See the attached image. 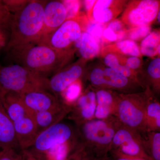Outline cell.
<instances>
[{"mask_svg": "<svg viewBox=\"0 0 160 160\" xmlns=\"http://www.w3.org/2000/svg\"><path fill=\"white\" fill-rule=\"evenodd\" d=\"M160 9L159 10L158 12V13L157 14V20L158 21V22L160 23Z\"/></svg>", "mask_w": 160, "mask_h": 160, "instance_id": "cell-41", "label": "cell"}, {"mask_svg": "<svg viewBox=\"0 0 160 160\" xmlns=\"http://www.w3.org/2000/svg\"><path fill=\"white\" fill-rule=\"evenodd\" d=\"M109 49L122 55L142 57L139 47L134 41L125 39L107 46Z\"/></svg>", "mask_w": 160, "mask_h": 160, "instance_id": "cell-26", "label": "cell"}, {"mask_svg": "<svg viewBox=\"0 0 160 160\" xmlns=\"http://www.w3.org/2000/svg\"><path fill=\"white\" fill-rule=\"evenodd\" d=\"M89 20L81 13L76 17L67 19L55 31L42 40L44 44L60 50L73 49L72 46L83 32H86Z\"/></svg>", "mask_w": 160, "mask_h": 160, "instance_id": "cell-8", "label": "cell"}, {"mask_svg": "<svg viewBox=\"0 0 160 160\" xmlns=\"http://www.w3.org/2000/svg\"><path fill=\"white\" fill-rule=\"evenodd\" d=\"M75 49L57 50L42 44H29L7 52L15 64L44 77L54 74L68 65Z\"/></svg>", "mask_w": 160, "mask_h": 160, "instance_id": "cell-2", "label": "cell"}, {"mask_svg": "<svg viewBox=\"0 0 160 160\" xmlns=\"http://www.w3.org/2000/svg\"><path fill=\"white\" fill-rule=\"evenodd\" d=\"M102 36L103 43L118 42L116 33L106 26L103 32Z\"/></svg>", "mask_w": 160, "mask_h": 160, "instance_id": "cell-35", "label": "cell"}, {"mask_svg": "<svg viewBox=\"0 0 160 160\" xmlns=\"http://www.w3.org/2000/svg\"><path fill=\"white\" fill-rule=\"evenodd\" d=\"M151 89L142 92L119 94L116 117L122 126L144 133L149 132L146 118V108Z\"/></svg>", "mask_w": 160, "mask_h": 160, "instance_id": "cell-6", "label": "cell"}, {"mask_svg": "<svg viewBox=\"0 0 160 160\" xmlns=\"http://www.w3.org/2000/svg\"><path fill=\"white\" fill-rule=\"evenodd\" d=\"M76 139V128L61 122L38 133L32 145L27 149L42 159L44 156L52 149L70 143Z\"/></svg>", "mask_w": 160, "mask_h": 160, "instance_id": "cell-7", "label": "cell"}, {"mask_svg": "<svg viewBox=\"0 0 160 160\" xmlns=\"http://www.w3.org/2000/svg\"><path fill=\"white\" fill-rule=\"evenodd\" d=\"M73 46L81 58L87 61L94 58L101 53V46L94 38L85 32L75 42Z\"/></svg>", "mask_w": 160, "mask_h": 160, "instance_id": "cell-21", "label": "cell"}, {"mask_svg": "<svg viewBox=\"0 0 160 160\" xmlns=\"http://www.w3.org/2000/svg\"><path fill=\"white\" fill-rule=\"evenodd\" d=\"M48 78L18 64L0 65V96L13 92L22 94L36 90L49 91Z\"/></svg>", "mask_w": 160, "mask_h": 160, "instance_id": "cell-5", "label": "cell"}, {"mask_svg": "<svg viewBox=\"0 0 160 160\" xmlns=\"http://www.w3.org/2000/svg\"><path fill=\"white\" fill-rule=\"evenodd\" d=\"M96 96L95 89L90 86L82 92L77 99L70 105L68 118L75 124L94 118L96 108Z\"/></svg>", "mask_w": 160, "mask_h": 160, "instance_id": "cell-14", "label": "cell"}, {"mask_svg": "<svg viewBox=\"0 0 160 160\" xmlns=\"http://www.w3.org/2000/svg\"><path fill=\"white\" fill-rule=\"evenodd\" d=\"M62 1L66 11V19L78 16L80 14L82 1L78 0H64Z\"/></svg>", "mask_w": 160, "mask_h": 160, "instance_id": "cell-31", "label": "cell"}, {"mask_svg": "<svg viewBox=\"0 0 160 160\" xmlns=\"http://www.w3.org/2000/svg\"><path fill=\"white\" fill-rule=\"evenodd\" d=\"M150 91L146 108V118L149 131L160 132V103Z\"/></svg>", "mask_w": 160, "mask_h": 160, "instance_id": "cell-22", "label": "cell"}, {"mask_svg": "<svg viewBox=\"0 0 160 160\" xmlns=\"http://www.w3.org/2000/svg\"><path fill=\"white\" fill-rule=\"evenodd\" d=\"M8 30L0 29V51L6 48L9 42V34Z\"/></svg>", "mask_w": 160, "mask_h": 160, "instance_id": "cell-37", "label": "cell"}, {"mask_svg": "<svg viewBox=\"0 0 160 160\" xmlns=\"http://www.w3.org/2000/svg\"><path fill=\"white\" fill-rule=\"evenodd\" d=\"M96 1L95 0H86V1H82V3L84 5V8L87 13H88L92 9Z\"/></svg>", "mask_w": 160, "mask_h": 160, "instance_id": "cell-40", "label": "cell"}, {"mask_svg": "<svg viewBox=\"0 0 160 160\" xmlns=\"http://www.w3.org/2000/svg\"><path fill=\"white\" fill-rule=\"evenodd\" d=\"M88 79L95 89H108L122 93H132L141 86L131 79L126 78L113 69L102 64L94 66L89 72Z\"/></svg>", "mask_w": 160, "mask_h": 160, "instance_id": "cell-9", "label": "cell"}, {"mask_svg": "<svg viewBox=\"0 0 160 160\" xmlns=\"http://www.w3.org/2000/svg\"><path fill=\"white\" fill-rule=\"evenodd\" d=\"M45 1L32 0L12 15L9 42L5 50L29 44H38L44 25Z\"/></svg>", "mask_w": 160, "mask_h": 160, "instance_id": "cell-3", "label": "cell"}, {"mask_svg": "<svg viewBox=\"0 0 160 160\" xmlns=\"http://www.w3.org/2000/svg\"><path fill=\"white\" fill-rule=\"evenodd\" d=\"M143 148L151 160H160V132L149 131L142 133Z\"/></svg>", "mask_w": 160, "mask_h": 160, "instance_id": "cell-23", "label": "cell"}, {"mask_svg": "<svg viewBox=\"0 0 160 160\" xmlns=\"http://www.w3.org/2000/svg\"><path fill=\"white\" fill-rule=\"evenodd\" d=\"M158 0H136L127 3L121 21L128 29L150 26L160 9Z\"/></svg>", "mask_w": 160, "mask_h": 160, "instance_id": "cell-10", "label": "cell"}, {"mask_svg": "<svg viewBox=\"0 0 160 160\" xmlns=\"http://www.w3.org/2000/svg\"><path fill=\"white\" fill-rule=\"evenodd\" d=\"M140 51L142 55L149 58L160 57V30L152 31L140 43Z\"/></svg>", "mask_w": 160, "mask_h": 160, "instance_id": "cell-24", "label": "cell"}, {"mask_svg": "<svg viewBox=\"0 0 160 160\" xmlns=\"http://www.w3.org/2000/svg\"><path fill=\"white\" fill-rule=\"evenodd\" d=\"M110 152L112 155L114 160H149L142 158L126 155L115 150H112Z\"/></svg>", "mask_w": 160, "mask_h": 160, "instance_id": "cell-36", "label": "cell"}, {"mask_svg": "<svg viewBox=\"0 0 160 160\" xmlns=\"http://www.w3.org/2000/svg\"><path fill=\"white\" fill-rule=\"evenodd\" d=\"M119 55L122 63L126 67L132 71L135 72L137 73L141 70L143 65L142 58L134 56H126L120 54Z\"/></svg>", "mask_w": 160, "mask_h": 160, "instance_id": "cell-30", "label": "cell"}, {"mask_svg": "<svg viewBox=\"0 0 160 160\" xmlns=\"http://www.w3.org/2000/svg\"><path fill=\"white\" fill-rule=\"evenodd\" d=\"M145 89L152 87L153 91L158 93L160 90V58H155L148 63L146 77L144 78Z\"/></svg>", "mask_w": 160, "mask_h": 160, "instance_id": "cell-25", "label": "cell"}, {"mask_svg": "<svg viewBox=\"0 0 160 160\" xmlns=\"http://www.w3.org/2000/svg\"><path fill=\"white\" fill-rule=\"evenodd\" d=\"M12 15L2 1L0 0V29L9 30Z\"/></svg>", "mask_w": 160, "mask_h": 160, "instance_id": "cell-32", "label": "cell"}, {"mask_svg": "<svg viewBox=\"0 0 160 160\" xmlns=\"http://www.w3.org/2000/svg\"><path fill=\"white\" fill-rule=\"evenodd\" d=\"M66 8L62 1L46 2L44 9L42 33L39 43L60 27L66 21Z\"/></svg>", "mask_w": 160, "mask_h": 160, "instance_id": "cell-16", "label": "cell"}, {"mask_svg": "<svg viewBox=\"0 0 160 160\" xmlns=\"http://www.w3.org/2000/svg\"><path fill=\"white\" fill-rule=\"evenodd\" d=\"M112 150H117L126 155L151 160L143 148L142 133L122 125L114 135Z\"/></svg>", "mask_w": 160, "mask_h": 160, "instance_id": "cell-11", "label": "cell"}, {"mask_svg": "<svg viewBox=\"0 0 160 160\" xmlns=\"http://www.w3.org/2000/svg\"><path fill=\"white\" fill-rule=\"evenodd\" d=\"M86 61L81 58L68 65L48 79V87L53 94H61L72 84L81 79L85 71Z\"/></svg>", "mask_w": 160, "mask_h": 160, "instance_id": "cell-12", "label": "cell"}, {"mask_svg": "<svg viewBox=\"0 0 160 160\" xmlns=\"http://www.w3.org/2000/svg\"><path fill=\"white\" fill-rule=\"evenodd\" d=\"M99 160H110L109 159V158L108 157V156H107V157H106L103 158L102 159H100Z\"/></svg>", "mask_w": 160, "mask_h": 160, "instance_id": "cell-42", "label": "cell"}, {"mask_svg": "<svg viewBox=\"0 0 160 160\" xmlns=\"http://www.w3.org/2000/svg\"><path fill=\"white\" fill-rule=\"evenodd\" d=\"M9 11L14 13L22 10L29 2V0H2Z\"/></svg>", "mask_w": 160, "mask_h": 160, "instance_id": "cell-33", "label": "cell"}, {"mask_svg": "<svg viewBox=\"0 0 160 160\" xmlns=\"http://www.w3.org/2000/svg\"><path fill=\"white\" fill-rule=\"evenodd\" d=\"M20 160H42L41 158L37 156L28 149L21 150L20 152Z\"/></svg>", "mask_w": 160, "mask_h": 160, "instance_id": "cell-38", "label": "cell"}, {"mask_svg": "<svg viewBox=\"0 0 160 160\" xmlns=\"http://www.w3.org/2000/svg\"><path fill=\"white\" fill-rule=\"evenodd\" d=\"M127 4L126 1L98 0L86 15L89 21L107 24L124 11Z\"/></svg>", "mask_w": 160, "mask_h": 160, "instance_id": "cell-15", "label": "cell"}, {"mask_svg": "<svg viewBox=\"0 0 160 160\" xmlns=\"http://www.w3.org/2000/svg\"><path fill=\"white\" fill-rule=\"evenodd\" d=\"M20 152L15 149H8L0 150V160H20Z\"/></svg>", "mask_w": 160, "mask_h": 160, "instance_id": "cell-34", "label": "cell"}, {"mask_svg": "<svg viewBox=\"0 0 160 160\" xmlns=\"http://www.w3.org/2000/svg\"><path fill=\"white\" fill-rule=\"evenodd\" d=\"M151 32L150 26H140L127 29L126 39L134 42L142 41Z\"/></svg>", "mask_w": 160, "mask_h": 160, "instance_id": "cell-29", "label": "cell"}, {"mask_svg": "<svg viewBox=\"0 0 160 160\" xmlns=\"http://www.w3.org/2000/svg\"><path fill=\"white\" fill-rule=\"evenodd\" d=\"M106 25L107 24H102L89 20L86 27V32L94 38L99 43L101 46L103 43V32L106 28Z\"/></svg>", "mask_w": 160, "mask_h": 160, "instance_id": "cell-28", "label": "cell"}, {"mask_svg": "<svg viewBox=\"0 0 160 160\" xmlns=\"http://www.w3.org/2000/svg\"><path fill=\"white\" fill-rule=\"evenodd\" d=\"M122 125L114 116L76 124V148L90 159H102L111 150L114 135Z\"/></svg>", "mask_w": 160, "mask_h": 160, "instance_id": "cell-1", "label": "cell"}, {"mask_svg": "<svg viewBox=\"0 0 160 160\" xmlns=\"http://www.w3.org/2000/svg\"><path fill=\"white\" fill-rule=\"evenodd\" d=\"M0 101L13 125L20 149H29L37 135L34 114L17 93L9 92L2 95Z\"/></svg>", "mask_w": 160, "mask_h": 160, "instance_id": "cell-4", "label": "cell"}, {"mask_svg": "<svg viewBox=\"0 0 160 160\" xmlns=\"http://www.w3.org/2000/svg\"><path fill=\"white\" fill-rule=\"evenodd\" d=\"M95 90L97 105L94 118L103 119L111 116H115L120 93L108 89Z\"/></svg>", "mask_w": 160, "mask_h": 160, "instance_id": "cell-17", "label": "cell"}, {"mask_svg": "<svg viewBox=\"0 0 160 160\" xmlns=\"http://www.w3.org/2000/svg\"><path fill=\"white\" fill-rule=\"evenodd\" d=\"M82 92V82L80 79L68 86L61 93L64 100L63 102L68 105H71L77 99Z\"/></svg>", "mask_w": 160, "mask_h": 160, "instance_id": "cell-27", "label": "cell"}, {"mask_svg": "<svg viewBox=\"0 0 160 160\" xmlns=\"http://www.w3.org/2000/svg\"><path fill=\"white\" fill-rule=\"evenodd\" d=\"M19 95L24 105L33 114L58 109L66 104L48 90H34Z\"/></svg>", "mask_w": 160, "mask_h": 160, "instance_id": "cell-13", "label": "cell"}, {"mask_svg": "<svg viewBox=\"0 0 160 160\" xmlns=\"http://www.w3.org/2000/svg\"><path fill=\"white\" fill-rule=\"evenodd\" d=\"M71 110L70 105L67 104L58 109L37 112L34 114L37 135L49 127L62 122Z\"/></svg>", "mask_w": 160, "mask_h": 160, "instance_id": "cell-19", "label": "cell"}, {"mask_svg": "<svg viewBox=\"0 0 160 160\" xmlns=\"http://www.w3.org/2000/svg\"><path fill=\"white\" fill-rule=\"evenodd\" d=\"M100 53L104 65L122 75L133 80L140 86L138 73L129 69L122 63L118 53L109 49L107 46L102 49Z\"/></svg>", "mask_w": 160, "mask_h": 160, "instance_id": "cell-20", "label": "cell"}, {"mask_svg": "<svg viewBox=\"0 0 160 160\" xmlns=\"http://www.w3.org/2000/svg\"><path fill=\"white\" fill-rule=\"evenodd\" d=\"M8 149L21 150L13 125L0 101V149Z\"/></svg>", "mask_w": 160, "mask_h": 160, "instance_id": "cell-18", "label": "cell"}, {"mask_svg": "<svg viewBox=\"0 0 160 160\" xmlns=\"http://www.w3.org/2000/svg\"><path fill=\"white\" fill-rule=\"evenodd\" d=\"M64 160H82V158L79 152L75 150L73 152L69 153Z\"/></svg>", "mask_w": 160, "mask_h": 160, "instance_id": "cell-39", "label": "cell"}]
</instances>
